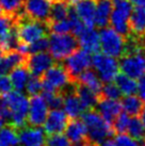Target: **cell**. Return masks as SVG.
Masks as SVG:
<instances>
[{"instance_id":"ffe728a7","label":"cell","mask_w":145,"mask_h":146,"mask_svg":"<svg viewBox=\"0 0 145 146\" xmlns=\"http://www.w3.org/2000/svg\"><path fill=\"white\" fill-rule=\"evenodd\" d=\"M95 0H80L75 3L74 9L85 27L93 28L95 26Z\"/></svg>"},{"instance_id":"8d00e7d4","label":"cell","mask_w":145,"mask_h":146,"mask_svg":"<svg viewBox=\"0 0 145 146\" xmlns=\"http://www.w3.org/2000/svg\"><path fill=\"white\" fill-rule=\"evenodd\" d=\"M45 146H72L69 140L63 133L49 134L45 141Z\"/></svg>"},{"instance_id":"f35d334b","label":"cell","mask_w":145,"mask_h":146,"mask_svg":"<svg viewBox=\"0 0 145 146\" xmlns=\"http://www.w3.org/2000/svg\"><path fill=\"white\" fill-rule=\"evenodd\" d=\"M11 91H13V85L10 77L7 75H0V95L8 94Z\"/></svg>"},{"instance_id":"9a60e30c","label":"cell","mask_w":145,"mask_h":146,"mask_svg":"<svg viewBox=\"0 0 145 146\" xmlns=\"http://www.w3.org/2000/svg\"><path fill=\"white\" fill-rule=\"evenodd\" d=\"M18 141L21 146H45L46 134L40 127L26 125L17 129Z\"/></svg>"},{"instance_id":"836d02e7","label":"cell","mask_w":145,"mask_h":146,"mask_svg":"<svg viewBox=\"0 0 145 146\" xmlns=\"http://www.w3.org/2000/svg\"><path fill=\"white\" fill-rule=\"evenodd\" d=\"M47 26H48L49 32H51V33H69V32H72L71 21H69L67 18H66V19H62V21L48 23Z\"/></svg>"},{"instance_id":"d590c367","label":"cell","mask_w":145,"mask_h":146,"mask_svg":"<svg viewBox=\"0 0 145 146\" xmlns=\"http://www.w3.org/2000/svg\"><path fill=\"white\" fill-rule=\"evenodd\" d=\"M49 41L47 36H43L34 41L31 44L27 45V50H28V54H33V53L42 52V51H46L48 49Z\"/></svg>"},{"instance_id":"6da1fadb","label":"cell","mask_w":145,"mask_h":146,"mask_svg":"<svg viewBox=\"0 0 145 146\" xmlns=\"http://www.w3.org/2000/svg\"><path fill=\"white\" fill-rule=\"evenodd\" d=\"M80 116L85 125L90 142L99 145L115 134L112 125L106 122L95 109L84 111Z\"/></svg>"},{"instance_id":"f546056e","label":"cell","mask_w":145,"mask_h":146,"mask_svg":"<svg viewBox=\"0 0 145 146\" xmlns=\"http://www.w3.org/2000/svg\"><path fill=\"white\" fill-rule=\"evenodd\" d=\"M0 144L3 146H18V132L15 127L4 124L0 128Z\"/></svg>"},{"instance_id":"7402d4cb","label":"cell","mask_w":145,"mask_h":146,"mask_svg":"<svg viewBox=\"0 0 145 146\" xmlns=\"http://www.w3.org/2000/svg\"><path fill=\"white\" fill-rule=\"evenodd\" d=\"M95 25L99 29L108 27L113 9V0H95Z\"/></svg>"},{"instance_id":"7dc6e473","label":"cell","mask_w":145,"mask_h":146,"mask_svg":"<svg viewBox=\"0 0 145 146\" xmlns=\"http://www.w3.org/2000/svg\"><path fill=\"white\" fill-rule=\"evenodd\" d=\"M69 3L71 4H75L76 2H78V1H80V0H67Z\"/></svg>"},{"instance_id":"d6986e66","label":"cell","mask_w":145,"mask_h":146,"mask_svg":"<svg viewBox=\"0 0 145 146\" xmlns=\"http://www.w3.org/2000/svg\"><path fill=\"white\" fill-rule=\"evenodd\" d=\"M76 37L79 46L86 52L96 53L99 51V34L96 29H94V27H85Z\"/></svg>"},{"instance_id":"bcb514c9","label":"cell","mask_w":145,"mask_h":146,"mask_svg":"<svg viewBox=\"0 0 145 146\" xmlns=\"http://www.w3.org/2000/svg\"><path fill=\"white\" fill-rule=\"evenodd\" d=\"M84 146H98V145H97V144H94V143H92V142H88Z\"/></svg>"},{"instance_id":"4fadbf2b","label":"cell","mask_w":145,"mask_h":146,"mask_svg":"<svg viewBox=\"0 0 145 146\" xmlns=\"http://www.w3.org/2000/svg\"><path fill=\"white\" fill-rule=\"evenodd\" d=\"M55 61L56 60L50 53L42 51V52L29 54L28 60H27V66L30 72V75L36 76V77H42L43 74L56 63Z\"/></svg>"},{"instance_id":"7bdbcfd3","label":"cell","mask_w":145,"mask_h":146,"mask_svg":"<svg viewBox=\"0 0 145 146\" xmlns=\"http://www.w3.org/2000/svg\"><path fill=\"white\" fill-rule=\"evenodd\" d=\"M141 117H140V119H141V122L143 123V125H144L145 127V105L143 106V108H142L141 112H140V114H139Z\"/></svg>"},{"instance_id":"30bf717a","label":"cell","mask_w":145,"mask_h":146,"mask_svg":"<svg viewBox=\"0 0 145 146\" xmlns=\"http://www.w3.org/2000/svg\"><path fill=\"white\" fill-rule=\"evenodd\" d=\"M48 114V106L43 96L34 95L30 96L29 99V109L27 115V125L32 127H41Z\"/></svg>"},{"instance_id":"f907efd6","label":"cell","mask_w":145,"mask_h":146,"mask_svg":"<svg viewBox=\"0 0 145 146\" xmlns=\"http://www.w3.org/2000/svg\"><path fill=\"white\" fill-rule=\"evenodd\" d=\"M0 146H3V145H1V144H0Z\"/></svg>"},{"instance_id":"52a82bcc","label":"cell","mask_w":145,"mask_h":146,"mask_svg":"<svg viewBox=\"0 0 145 146\" xmlns=\"http://www.w3.org/2000/svg\"><path fill=\"white\" fill-rule=\"evenodd\" d=\"M92 65L102 83L112 82L120 70L116 59L105 53H94L92 57Z\"/></svg>"},{"instance_id":"816d5d0a","label":"cell","mask_w":145,"mask_h":146,"mask_svg":"<svg viewBox=\"0 0 145 146\" xmlns=\"http://www.w3.org/2000/svg\"><path fill=\"white\" fill-rule=\"evenodd\" d=\"M144 146H145V145H144Z\"/></svg>"},{"instance_id":"d4e9b609","label":"cell","mask_w":145,"mask_h":146,"mask_svg":"<svg viewBox=\"0 0 145 146\" xmlns=\"http://www.w3.org/2000/svg\"><path fill=\"white\" fill-rule=\"evenodd\" d=\"M122 109L130 116H138L141 112L142 108L144 106V102L139 96L133 95H124L121 98Z\"/></svg>"},{"instance_id":"cb8c5ba5","label":"cell","mask_w":145,"mask_h":146,"mask_svg":"<svg viewBox=\"0 0 145 146\" xmlns=\"http://www.w3.org/2000/svg\"><path fill=\"white\" fill-rule=\"evenodd\" d=\"M29 77H30V72L27 64L16 66L10 72V80L12 82L13 89H15L17 92L24 91Z\"/></svg>"},{"instance_id":"277c9868","label":"cell","mask_w":145,"mask_h":146,"mask_svg":"<svg viewBox=\"0 0 145 146\" xmlns=\"http://www.w3.org/2000/svg\"><path fill=\"white\" fill-rule=\"evenodd\" d=\"M48 41L49 53L56 61H63L79 47L77 37L71 33H51Z\"/></svg>"},{"instance_id":"b9f144b4","label":"cell","mask_w":145,"mask_h":146,"mask_svg":"<svg viewBox=\"0 0 145 146\" xmlns=\"http://www.w3.org/2000/svg\"><path fill=\"white\" fill-rule=\"evenodd\" d=\"M98 146H115V144H114V141H112L111 139H107L106 141L100 143Z\"/></svg>"},{"instance_id":"603a6c76","label":"cell","mask_w":145,"mask_h":146,"mask_svg":"<svg viewBox=\"0 0 145 146\" xmlns=\"http://www.w3.org/2000/svg\"><path fill=\"white\" fill-rule=\"evenodd\" d=\"M75 92L84 111L95 109L98 102V95L95 92L80 82H75Z\"/></svg>"},{"instance_id":"d6a6232c","label":"cell","mask_w":145,"mask_h":146,"mask_svg":"<svg viewBox=\"0 0 145 146\" xmlns=\"http://www.w3.org/2000/svg\"><path fill=\"white\" fill-rule=\"evenodd\" d=\"M129 122H130V115L122 111L121 113L114 118V121L112 123V128L114 130V132L117 134L127 132Z\"/></svg>"},{"instance_id":"4dcf8cb0","label":"cell","mask_w":145,"mask_h":146,"mask_svg":"<svg viewBox=\"0 0 145 146\" xmlns=\"http://www.w3.org/2000/svg\"><path fill=\"white\" fill-rule=\"evenodd\" d=\"M42 96L51 110L61 109L63 107V95L61 92H44L42 91Z\"/></svg>"},{"instance_id":"f1b7e54d","label":"cell","mask_w":145,"mask_h":146,"mask_svg":"<svg viewBox=\"0 0 145 146\" xmlns=\"http://www.w3.org/2000/svg\"><path fill=\"white\" fill-rule=\"evenodd\" d=\"M127 132L128 135L138 141L141 145H145V127L138 116H132V118H130Z\"/></svg>"},{"instance_id":"e0dca14e","label":"cell","mask_w":145,"mask_h":146,"mask_svg":"<svg viewBox=\"0 0 145 146\" xmlns=\"http://www.w3.org/2000/svg\"><path fill=\"white\" fill-rule=\"evenodd\" d=\"M28 56L19 50H9L3 52L0 58V75H8L16 66L27 64Z\"/></svg>"},{"instance_id":"2e32d148","label":"cell","mask_w":145,"mask_h":146,"mask_svg":"<svg viewBox=\"0 0 145 146\" xmlns=\"http://www.w3.org/2000/svg\"><path fill=\"white\" fill-rule=\"evenodd\" d=\"M69 116L64 111L61 109H53L48 112L47 117L44 122V131L45 133L55 134L63 133L66 125L69 123Z\"/></svg>"},{"instance_id":"5b68a950","label":"cell","mask_w":145,"mask_h":146,"mask_svg":"<svg viewBox=\"0 0 145 146\" xmlns=\"http://www.w3.org/2000/svg\"><path fill=\"white\" fill-rule=\"evenodd\" d=\"M42 91L44 92H62L72 83L63 65L55 63L42 76Z\"/></svg>"},{"instance_id":"83f0119b","label":"cell","mask_w":145,"mask_h":146,"mask_svg":"<svg viewBox=\"0 0 145 146\" xmlns=\"http://www.w3.org/2000/svg\"><path fill=\"white\" fill-rule=\"evenodd\" d=\"M114 81L123 95L137 94L138 82L136 81V79L128 77L127 75L123 73H117V75L114 78Z\"/></svg>"},{"instance_id":"484cf974","label":"cell","mask_w":145,"mask_h":146,"mask_svg":"<svg viewBox=\"0 0 145 146\" xmlns=\"http://www.w3.org/2000/svg\"><path fill=\"white\" fill-rule=\"evenodd\" d=\"M76 82H80L82 84L86 85L88 88H90L93 92H95L99 96L101 88H102V82L97 76V74L95 73V70H92L90 68L85 69L84 72H82L79 75Z\"/></svg>"},{"instance_id":"44dd1931","label":"cell","mask_w":145,"mask_h":146,"mask_svg":"<svg viewBox=\"0 0 145 146\" xmlns=\"http://www.w3.org/2000/svg\"><path fill=\"white\" fill-rule=\"evenodd\" d=\"M129 24L133 35L145 37V3L137 4L129 17Z\"/></svg>"},{"instance_id":"74e56055","label":"cell","mask_w":145,"mask_h":146,"mask_svg":"<svg viewBox=\"0 0 145 146\" xmlns=\"http://www.w3.org/2000/svg\"><path fill=\"white\" fill-rule=\"evenodd\" d=\"M114 144L115 146H143L130 135L125 133L117 134V137L114 140Z\"/></svg>"},{"instance_id":"7c38bea8","label":"cell","mask_w":145,"mask_h":146,"mask_svg":"<svg viewBox=\"0 0 145 146\" xmlns=\"http://www.w3.org/2000/svg\"><path fill=\"white\" fill-rule=\"evenodd\" d=\"M61 94L63 95V108L69 118H77L84 112L79 98L75 92V82L65 88Z\"/></svg>"},{"instance_id":"8fae6325","label":"cell","mask_w":145,"mask_h":146,"mask_svg":"<svg viewBox=\"0 0 145 146\" xmlns=\"http://www.w3.org/2000/svg\"><path fill=\"white\" fill-rule=\"evenodd\" d=\"M53 0H25L23 12L31 19L48 23Z\"/></svg>"},{"instance_id":"8992f818","label":"cell","mask_w":145,"mask_h":146,"mask_svg":"<svg viewBox=\"0 0 145 146\" xmlns=\"http://www.w3.org/2000/svg\"><path fill=\"white\" fill-rule=\"evenodd\" d=\"M99 47L102 53L117 59L124 54L125 37L113 30L112 28H100L99 30Z\"/></svg>"},{"instance_id":"4316f807","label":"cell","mask_w":145,"mask_h":146,"mask_svg":"<svg viewBox=\"0 0 145 146\" xmlns=\"http://www.w3.org/2000/svg\"><path fill=\"white\" fill-rule=\"evenodd\" d=\"M69 5L71 3L67 0H53L51 7H50L48 23L66 19L69 16Z\"/></svg>"},{"instance_id":"9c48e42d","label":"cell","mask_w":145,"mask_h":146,"mask_svg":"<svg viewBox=\"0 0 145 146\" xmlns=\"http://www.w3.org/2000/svg\"><path fill=\"white\" fill-rule=\"evenodd\" d=\"M63 66L67 72L69 78L72 82L77 81V78L79 77L82 72L91 67L92 65V57L91 53L86 52L83 49H77L69 57L63 60Z\"/></svg>"},{"instance_id":"3957f363","label":"cell","mask_w":145,"mask_h":146,"mask_svg":"<svg viewBox=\"0 0 145 146\" xmlns=\"http://www.w3.org/2000/svg\"><path fill=\"white\" fill-rule=\"evenodd\" d=\"M133 4L129 0H113V9L109 24L123 37L127 38L131 35L129 17L132 12Z\"/></svg>"},{"instance_id":"ee69618b","label":"cell","mask_w":145,"mask_h":146,"mask_svg":"<svg viewBox=\"0 0 145 146\" xmlns=\"http://www.w3.org/2000/svg\"><path fill=\"white\" fill-rule=\"evenodd\" d=\"M130 2L132 4H143V3H145V0H129Z\"/></svg>"},{"instance_id":"5bb4252c","label":"cell","mask_w":145,"mask_h":146,"mask_svg":"<svg viewBox=\"0 0 145 146\" xmlns=\"http://www.w3.org/2000/svg\"><path fill=\"white\" fill-rule=\"evenodd\" d=\"M65 135L72 146H84L88 142V132L84 123L79 118H71L65 128Z\"/></svg>"},{"instance_id":"681fc988","label":"cell","mask_w":145,"mask_h":146,"mask_svg":"<svg viewBox=\"0 0 145 146\" xmlns=\"http://www.w3.org/2000/svg\"><path fill=\"white\" fill-rule=\"evenodd\" d=\"M17 1H19V2H24L25 0H17Z\"/></svg>"},{"instance_id":"7a4b0ae2","label":"cell","mask_w":145,"mask_h":146,"mask_svg":"<svg viewBox=\"0 0 145 146\" xmlns=\"http://www.w3.org/2000/svg\"><path fill=\"white\" fill-rule=\"evenodd\" d=\"M5 102L10 111L9 124L16 129L23 128L27 125V115L29 109V98L26 97L21 92H13L3 95Z\"/></svg>"},{"instance_id":"1f68e13d","label":"cell","mask_w":145,"mask_h":146,"mask_svg":"<svg viewBox=\"0 0 145 146\" xmlns=\"http://www.w3.org/2000/svg\"><path fill=\"white\" fill-rule=\"evenodd\" d=\"M123 96L122 92L120 89L117 88V85L113 82H107L105 85L102 84L100 94L98 97L102 98H109V99H115V100H120Z\"/></svg>"},{"instance_id":"60d3db41","label":"cell","mask_w":145,"mask_h":146,"mask_svg":"<svg viewBox=\"0 0 145 146\" xmlns=\"http://www.w3.org/2000/svg\"><path fill=\"white\" fill-rule=\"evenodd\" d=\"M138 79H139V81H138L137 93L139 94V97L145 102V73Z\"/></svg>"},{"instance_id":"c3c4849f","label":"cell","mask_w":145,"mask_h":146,"mask_svg":"<svg viewBox=\"0 0 145 146\" xmlns=\"http://www.w3.org/2000/svg\"><path fill=\"white\" fill-rule=\"evenodd\" d=\"M3 14H4L3 9H2V7H1V5H0V16H1V15H3Z\"/></svg>"},{"instance_id":"f6af8a7d","label":"cell","mask_w":145,"mask_h":146,"mask_svg":"<svg viewBox=\"0 0 145 146\" xmlns=\"http://www.w3.org/2000/svg\"><path fill=\"white\" fill-rule=\"evenodd\" d=\"M4 124H7V123H5V121H4L3 118L0 117V128H2V126H3Z\"/></svg>"},{"instance_id":"ba28073f","label":"cell","mask_w":145,"mask_h":146,"mask_svg":"<svg viewBox=\"0 0 145 146\" xmlns=\"http://www.w3.org/2000/svg\"><path fill=\"white\" fill-rule=\"evenodd\" d=\"M118 68L128 77L138 79L145 73V48L136 52L123 54L120 58Z\"/></svg>"},{"instance_id":"ac0fdd59","label":"cell","mask_w":145,"mask_h":146,"mask_svg":"<svg viewBox=\"0 0 145 146\" xmlns=\"http://www.w3.org/2000/svg\"><path fill=\"white\" fill-rule=\"evenodd\" d=\"M95 108L97 109V112L101 115V117L110 125H112L114 118L123 111L121 102L118 100L102 97H98V102Z\"/></svg>"},{"instance_id":"ab89813d","label":"cell","mask_w":145,"mask_h":146,"mask_svg":"<svg viewBox=\"0 0 145 146\" xmlns=\"http://www.w3.org/2000/svg\"><path fill=\"white\" fill-rule=\"evenodd\" d=\"M0 117L3 118L5 122H9L10 119V111L3 95H0Z\"/></svg>"},{"instance_id":"e575fe53","label":"cell","mask_w":145,"mask_h":146,"mask_svg":"<svg viewBox=\"0 0 145 146\" xmlns=\"http://www.w3.org/2000/svg\"><path fill=\"white\" fill-rule=\"evenodd\" d=\"M25 88L29 96L37 95L40 92H42V78L31 75V77H29Z\"/></svg>"}]
</instances>
